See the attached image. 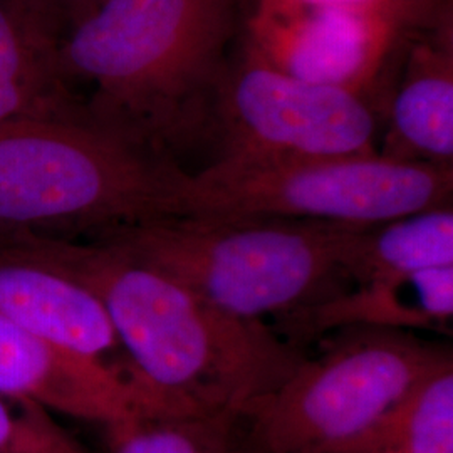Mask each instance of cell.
Wrapping results in <instances>:
<instances>
[{"mask_svg": "<svg viewBox=\"0 0 453 453\" xmlns=\"http://www.w3.org/2000/svg\"><path fill=\"white\" fill-rule=\"evenodd\" d=\"M453 166L380 155L324 158H215L187 172L181 215H259L336 226L383 224L452 205Z\"/></svg>", "mask_w": 453, "mask_h": 453, "instance_id": "8992f818", "label": "cell"}, {"mask_svg": "<svg viewBox=\"0 0 453 453\" xmlns=\"http://www.w3.org/2000/svg\"><path fill=\"white\" fill-rule=\"evenodd\" d=\"M61 37L14 0H0V127L37 118H88L65 81Z\"/></svg>", "mask_w": 453, "mask_h": 453, "instance_id": "4fadbf2b", "label": "cell"}, {"mask_svg": "<svg viewBox=\"0 0 453 453\" xmlns=\"http://www.w3.org/2000/svg\"><path fill=\"white\" fill-rule=\"evenodd\" d=\"M230 415H134L108 428L111 453H259Z\"/></svg>", "mask_w": 453, "mask_h": 453, "instance_id": "2e32d148", "label": "cell"}, {"mask_svg": "<svg viewBox=\"0 0 453 453\" xmlns=\"http://www.w3.org/2000/svg\"><path fill=\"white\" fill-rule=\"evenodd\" d=\"M406 34L387 14L257 0L243 48L277 71L370 96L387 111L383 84Z\"/></svg>", "mask_w": 453, "mask_h": 453, "instance_id": "ba28073f", "label": "cell"}, {"mask_svg": "<svg viewBox=\"0 0 453 453\" xmlns=\"http://www.w3.org/2000/svg\"><path fill=\"white\" fill-rule=\"evenodd\" d=\"M402 61L378 155L393 162L453 166V26L406 34Z\"/></svg>", "mask_w": 453, "mask_h": 453, "instance_id": "7c38bea8", "label": "cell"}, {"mask_svg": "<svg viewBox=\"0 0 453 453\" xmlns=\"http://www.w3.org/2000/svg\"><path fill=\"white\" fill-rule=\"evenodd\" d=\"M5 235L96 296L153 415L243 418L306 357L271 324L226 314L111 243Z\"/></svg>", "mask_w": 453, "mask_h": 453, "instance_id": "6da1fadb", "label": "cell"}, {"mask_svg": "<svg viewBox=\"0 0 453 453\" xmlns=\"http://www.w3.org/2000/svg\"><path fill=\"white\" fill-rule=\"evenodd\" d=\"M61 37L95 16L108 0H14Z\"/></svg>", "mask_w": 453, "mask_h": 453, "instance_id": "ac0fdd59", "label": "cell"}, {"mask_svg": "<svg viewBox=\"0 0 453 453\" xmlns=\"http://www.w3.org/2000/svg\"><path fill=\"white\" fill-rule=\"evenodd\" d=\"M452 265V205L353 226L341 250V271L349 286Z\"/></svg>", "mask_w": 453, "mask_h": 453, "instance_id": "5bb4252c", "label": "cell"}, {"mask_svg": "<svg viewBox=\"0 0 453 453\" xmlns=\"http://www.w3.org/2000/svg\"><path fill=\"white\" fill-rule=\"evenodd\" d=\"M243 22L241 0H108L61 41V71L91 86L93 125L181 166L211 145Z\"/></svg>", "mask_w": 453, "mask_h": 453, "instance_id": "7a4b0ae2", "label": "cell"}, {"mask_svg": "<svg viewBox=\"0 0 453 453\" xmlns=\"http://www.w3.org/2000/svg\"><path fill=\"white\" fill-rule=\"evenodd\" d=\"M271 327L297 348L349 327L452 336L453 265L349 286Z\"/></svg>", "mask_w": 453, "mask_h": 453, "instance_id": "8fae6325", "label": "cell"}, {"mask_svg": "<svg viewBox=\"0 0 453 453\" xmlns=\"http://www.w3.org/2000/svg\"><path fill=\"white\" fill-rule=\"evenodd\" d=\"M349 226L185 213L103 234L211 306L245 321L274 323L348 289L341 250Z\"/></svg>", "mask_w": 453, "mask_h": 453, "instance_id": "277c9868", "label": "cell"}, {"mask_svg": "<svg viewBox=\"0 0 453 453\" xmlns=\"http://www.w3.org/2000/svg\"><path fill=\"white\" fill-rule=\"evenodd\" d=\"M245 417L259 453H355L450 348L415 333L349 327Z\"/></svg>", "mask_w": 453, "mask_h": 453, "instance_id": "5b68a950", "label": "cell"}, {"mask_svg": "<svg viewBox=\"0 0 453 453\" xmlns=\"http://www.w3.org/2000/svg\"><path fill=\"white\" fill-rule=\"evenodd\" d=\"M385 110L357 91L301 81L243 48L213 113L217 158L378 155Z\"/></svg>", "mask_w": 453, "mask_h": 453, "instance_id": "52a82bcc", "label": "cell"}, {"mask_svg": "<svg viewBox=\"0 0 453 453\" xmlns=\"http://www.w3.org/2000/svg\"><path fill=\"white\" fill-rule=\"evenodd\" d=\"M274 4H294V5H324V7H349V9H365L387 14L396 22L391 0H265ZM400 27V26H398Z\"/></svg>", "mask_w": 453, "mask_h": 453, "instance_id": "ffe728a7", "label": "cell"}, {"mask_svg": "<svg viewBox=\"0 0 453 453\" xmlns=\"http://www.w3.org/2000/svg\"><path fill=\"white\" fill-rule=\"evenodd\" d=\"M0 453H88L48 410L0 395Z\"/></svg>", "mask_w": 453, "mask_h": 453, "instance_id": "e0dca14e", "label": "cell"}, {"mask_svg": "<svg viewBox=\"0 0 453 453\" xmlns=\"http://www.w3.org/2000/svg\"><path fill=\"white\" fill-rule=\"evenodd\" d=\"M355 453H453V357L406 395Z\"/></svg>", "mask_w": 453, "mask_h": 453, "instance_id": "9a60e30c", "label": "cell"}, {"mask_svg": "<svg viewBox=\"0 0 453 453\" xmlns=\"http://www.w3.org/2000/svg\"><path fill=\"white\" fill-rule=\"evenodd\" d=\"M0 395L106 428L151 406L130 372L78 357L0 314Z\"/></svg>", "mask_w": 453, "mask_h": 453, "instance_id": "9c48e42d", "label": "cell"}, {"mask_svg": "<svg viewBox=\"0 0 453 453\" xmlns=\"http://www.w3.org/2000/svg\"><path fill=\"white\" fill-rule=\"evenodd\" d=\"M391 5L396 22L405 34L453 26L452 0H391Z\"/></svg>", "mask_w": 453, "mask_h": 453, "instance_id": "d6986e66", "label": "cell"}, {"mask_svg": "<svg viewBox=\"0 0 453 453\" xmlns=\"http://www.w3.org/2000/svg\"><path fill=\"white\" fill-rule=\"evenodd\" d=\"M187 172L88 118L7 123L0 127V234L96 239L181 215Z\"/></svg>", "mask_w": 453, "mask_h": 453, "instance_id": "3957f363", "label": "cell"}, {"mask_svg": "<svg viewBox=\"0 0 453 453\" xmlns=\"http://www.w3.org/2000/svg\"><path fill=\"white\" fill-rule=\"evenodd\" d=\"M0 314L67 353L130 372L113 359L125 353L96 296L4 234Z\"/></svg>", "mask_w": 453, "mask_h": 453, "instance_id": "30bf717a", "label": "cell"}]
</instances>
